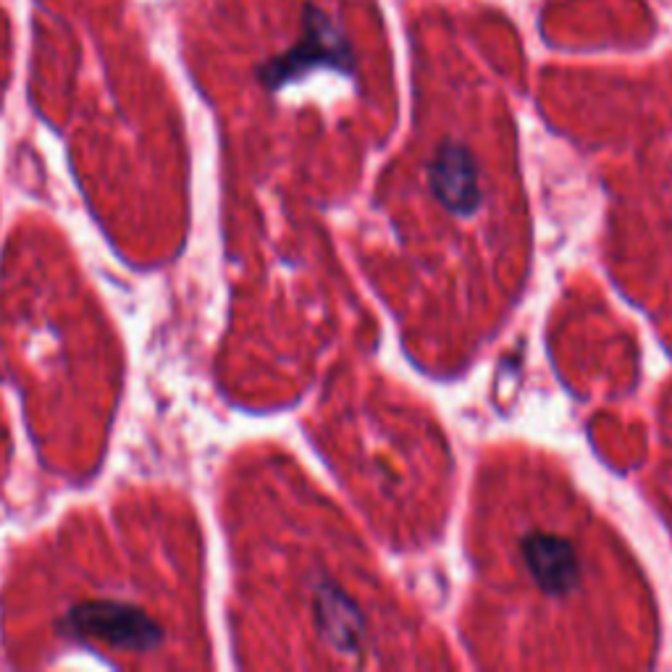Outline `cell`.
Masks as SVG:
<instances>
[{
	"mask_svg": "<svg viewBox=\"0 0 672 672\" xmlns=\"http://www.w3.org/2000/svg\"><path fill=\"white\" fill-rule=\"evenodd\" d=\"M68 639L98 641L119 651H155L166 641L161 622L145 609L116 599H87L74 605L58 620Z\"/></svg>",
	"mask_w": 672,
	"mask_h": 672,
	"instance_id": "1",
	"label": "cell"
}]
</instances>
